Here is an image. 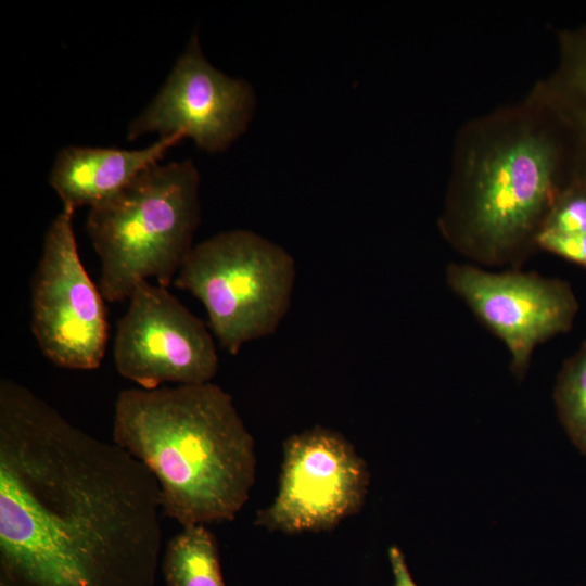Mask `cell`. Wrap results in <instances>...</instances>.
<instances>
[{"label": "cell", "mask_w": 586, "mask_h": 586, "mask_svg": "<svg viewBox=\"0 0 586 586\" xmlns=\"http://www.w3.org/2000/svg\"><path fill=\"white\" fill-rule=\"evenodd\" d=\"M566 183L558 128L531 95L469 120L457 136L443 232L483 262L537 245Z\"/></svg>", "instance_id": "cell-2"}, {"label": "cell", "mask_w": 586, "mask_h": 586, "mask_svg": "<svg viewBox=\"0 0 586 586\" xmlns=\"http://www.w3.org/2000/svg\"><path fill=\"white\" fill-rule=\"evenodd\" d=\"M296 278L293 256L243 229L219 232L196 245L174 283L206 309L209 329L230 354L271 335L286 316Z\"/></svg>", "instance_id": "cell-5"}, {"label": "cell", "mask_w": 586, "mask_h": 586, "mask_svg": "<svg viewBox=\"0 0 586 586\" xmlns=\"http://www.w3.org/2000/svg\"><path fill=\"white\" fill-rule=\"evenodd\" d=\"M553 399L571 443L586 456V341L563 362Z\"/></svg>", "instance_id": "cell-14"}, {"label": "cell", "mask_w": 586, "mask_h": 586, "mask_svg": "<svg viewBox=\"0 0 586 586\" xmlns=\"http://www.w3.org/2000/svg\"><path fill=\"white\" fill-rule=\"evenodd\" d=\"M537 245L552 254L586 267V234L539 235Z\"/></svg>", "instance_id": "cell-15"}, {"label": "cell", "mask_w": 586, "mask_h": 586, "mask_svg": "<svg viewBox=\"0 0 586 586\" xmlns=\"http://www.w3.org/2000/svg\"><path fill=\"white\" fill-rule=\"evenodd\" d=\"M167 586H225L215 535L203 524L182 526L162 561Z\"/></svg>", "instance_id": "cell-13"}, {"label": "cell", "mask_w": 586, "mask_h": 586, "mask_svg": "<svg viewBox=\"0 0 586 586\" xmlns=\"http://www.w3.org/2000/svg\"><path fill=\"white\" fill-rule=\"evenodd\" d=\"M388 560L394 577V586H417L402 550L396 546L388 548Z\"/></svg>", "instance_id": "cell-16"}, {"label": "cell", "mask_w": 586, "mask_h": 586, "mask_svg": "<svg viewBox=\"0 0 586 586\" xmlns=\"http://www.w3.org/2000/svg\"><path fill=\"white\" fill-rule=\"evenodd\" d=\"M162 497L127 450L0 381V586H154Z\"/></svg>", "instance_id": "cell-1"}, {"label": "cell", "mask_w": 586, "mask_h": 586, "mask_svg": "<svg viewBox=\"0 0 586 586\" xmlns=\"http://www.w3.org/2000/svg\"><path fill=\"white\" fill-rule=\"evenodd\" d=\"M255 103L252 86L215 68L194 34L158 93L128 125L127 138L157 132L222 152L245 131Z\"/></svg>", "instance_id": "cell-9"}, {"label": "cell", "mask_w": 586, "mask_h": 586, "mask_svg": "<svg viewBox=\"0 0 586 586\" xmlns=\"http://www.w3.org/2000/svg\"><path fill=\"white\" fill-rule=\"evenodd\" d=\"M113 442L151 471L163 512L182 526L232 521L255 483L254 438L213 382L120 391Z\"/></svg>", "instance_id": "cell-3"}, {"label": "cell", "mask_w": 586, "mask_h": 586, "mask_svg": "<svg viewBox=\"0 0 586 586\" xmlns=\"http://www.w3.org/2000/svg\"><path fill=\"white\" fill-rule=\"evenodd\" d=\"M199 186L190 160L155 164L89 208L86 227L101 262L105 300L128 298L150 278L164 288L174 282L201 220Z\"/></svg>", "instance_id": "cell-4"}, {"label": "cell", "mask_w": 586, "mask_h": 586, "mask_svg": "<svg viewBox=\"0 0 586 586\" xmlns=\"http://www.w3.org/2000/svg\"><path fill=\"white\" fill-rule=\"evenodd\" d=\"M447 282L506 345L521 378L538 344L568 332L578 310L572 288L559 279L525 272H491L450 265Z\"/></svg>", "instance_id": "cell-10"}, {"label": "cell", "mask_w": 586, "mask_h": 586, "mask_svg": "<svg viewBox=\"0 0 586 586\" xmlns=\"http://www.w3.org/2000/svg\"><path fill=\"white\" fill-rule=\"evenodd\" d=\"M114 342L118 373L141 388L170 382H212L219 359L211 331L162 285L149 281L132 290Z\"/></svg>", "instance_id": "cell-8"}, {"label": "cell", "mask_w": 586, "mask_h": 586, "mask_svg": "<svg viewBox=\"0 0 586 586\" xmlns=\"http://www.w3.org/2000/svg\"><path fill=\"white\" fill-rule=\"evenodd\" d=\"M66 209L49 226L30 288L31 331L55 366L92 370L107 343L103 295L86 271Z\"/></svg>", "instance_id": "cell-7"}, {"label": "cell", "mask_w": 586, "mask_h": 586, "mask_svg": "<svg viewBox=\"0 0 586 586\" xmlns=\"http://www.w3.org/2000/svg\"><path fill=\"white\" fill-rule=\"evenodd\" d=\"M553 72L530 95L555 122L565 153L568 182L586 181V23L558 35Z\"/></svg>", "instance_id": "cell-12"}, {"label": "cell", "mask_w": 586, "mask_h": 586, "mask_svg": "<svg viewBox=\"0 0 586 586\" xmlns=\"http://www.w3.org/2000/svg\"><path fill=\"white\" fill-rule=\"evenodd\" d=\"M181 141L179 136L160 137L138 150L67 145L55 156L49 183L60 196L63 209L75 213L82 206L90 208L158 164Z\"/></svg>", "instance_id": "cell-11"}, {"label": "cell", "mask_w": 586, "mask_h": 586, "mask_svg": "<svg viewBox=\"0 0 586 586\" xmlns=\"http://www.w3.org/2000/svg\"><path fill=\"white\" fill-rule=\"evenodd\" d=\"M370 484L367 462L339 431L315 425L283 442L278 491L255 525L284 534L319 533L358 513Z\"/></svg>", "instance_id": "cell-6"}]
</instances>
